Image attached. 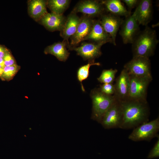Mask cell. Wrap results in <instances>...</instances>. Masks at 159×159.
<instances>
[{"mask_svg": "<svg viewBox=\"0 0 159 159\" xmlns=\"http://www.w3.org/2000/svg\"><path fill=\"white\" fill-rule=\"evenodd\" d=\"M46 1L32 0L28 3V11L29 15L34 20L38 21L47 13Z\"/></svg>", "mask_w": 159, "mask_h": 159, "instance_id": "d6986e66", "label": "cell"}, {"mask_svg": "<svg viewBox=\"0 0 159 159\" xmlns=\"http://www.w3.org/2000/svg\"><path fill=\"white\" fill-rule=\"evenodd\" d=\"M122 117L120 102L117 100L105 114L100 123L106 129L119 128Z\"/></svg>", "mask_w": 159, "mask_h": 159, "instance_id": "ba28073f", "label": "cell"}, {"mask_svg": "<svg viewBox=\"0 0 159 159\" xmlns=\"http://www.w3.org/2000/svg\"><path fill=\"white\" fill-rule=\"evenodd\" d=\"M9 51L6 47L0 45V58H3Z\"/></svg>", "mask_w": 159, "mask_h": 159, "instance_id": "f1b7e54d", "label": "cell"}, {"mask_svg": "<svg viewBox=\"0 0 159 159\" xmlns=\"http://www.w3.org/2000/svg\"><path fill=\"white\" fill-rule=\"evenodd\" d=\"M99 89L102 93L105 94L112 95L115 94V87L112 83L103 84L100 85Z\"/></svg>", "mask_w": 159, "mask_h": 159, "instance_id": "d4e9b609", "label": "cell"}, {"mask_svg": "<svg viewBox=\"0 0 159 159\" xmlns=\"http://www.w3.org/2000/svg\"><path fill=\"white\" fill-rule=\"evenodd\" d=\"M158 42L156 31L147 26L140 32L132 43L133 57L149 58L153 55Z\"/></svg>", "mask_w": 159, "mask_h": 159, "instance_id": "7a4b0ae2", "label": "cell"}, {"mask_svg": "<svg viewBox=\"0 0 159 159\" xmlns=\"http://www.w3.org/2000/svg\"><path fill=\"white\" fill-rule=\"evenodd\" d=\"M66 41L59 42L47 46L44 49L46 54H50L55 56L59 60L65 62L68 59L69 53L66 49L67 44Z\"/></svg>", "mask_w": 159, "mask_h": 159, "instance_id": "ac0fdd59", "label": "cell"}, {"mask_svg": "<svg viewBox=\"0 0 159 159\" xmlns=\"http://www.w3.org/2000/svg\"><path fill=\"white\" fill-rule=\"evenodd\" d=\"M129 75L130 83L128 99L146 101L148 88L153 78Z\"/></svg>", "mask_w": 159, "mask_h": 159, "instance_id": "8992f818", "label": "cell"}, {"mask_svg": "<svg viewBox=\"0 0 159 159\" xmlns=\"http://www.w3.org/2000/svg\"><path fill=\"white\" fill-rule=\"evenodd\" d=\"M104 43H83L78 47L71 48L76 52L77 55L81 56L85 60L95 61L100 57L102 53L101 48Z\"/></svg>", "mask_w": 159, "mask_h": 159, "instance_id": "8fae6325", "label": "cell"}, {"mask_svg": "<svg viewBox=\"0 0 159 159\" xmlns=\"http://www.w3.org/2000/svg\"><path fill=\"white\" fill-rule=\"evenodd\" d=\"M120 102L122 115L120 128H134L148 122L150 110L147 100L128 99Z\"/></svg>", "mask_w": 159, "mask_h": 159, "instance_id": "6da1fadb", "label": "cell"}, {"mask_svg": "<svg viewBox=\"0 0 159 159\" xmlns=\"http://www.w3.org/2000/svg\"><path fill=\"white\" fill-rule=\"evenodd\" d=\"M94 20L87 15L80 18V21L75 33L71 37V44L75 45L85 40L91 29Z\"/></svg>", "mask_w": 159, "mask_h": 159, "instance_id": "5bb4252c", "label": "cell"}, {"mask_svg": "<svg viewBox=\"0 0 159 159\" xmlns=\"http://www.w3.org/2000/svg\"><path fill=\"white\" fill-rule=\"evenodd\" d=\"M139 25L147 26L152 18V1L151 0H140L133 14Z\"/></svg>", "mask_w": 159, "mask_h": 159, "instance_id": "4fadbf2b", "label": "cell"}, {"mask_svg": "<svg viewBox=\"0 0 159 159\" xmlns=\"http://www.w3.org/2000/svg\"><path fill=\"white\" fill-rule=\"evenodd\" d=\"M99 20L105 32L111 37L112 43L116 45V38L117 32L123 21L120 16L108 14H103Z\"/></svg>", "mask_w": 159, "mask_h": 159, "instance_id": "9c48e42d", "label": "cell"}, {"mask_svg": "<svg viewBox=\"0 0 159 159\" xmlns=\"http://www.w3.org/2000/svg\"><path fill=\"white\" fill-rule=\"evenodd\" d=\"M66 18L63 14L47 13L39 20L42 24L49 30L61 31L64 26Z\"/></svg>", "mask_w": 159, "mask_h": 159, "instance_id": "9a60e30c", "label": "cell"}, {"mask_svg": "<svg viewBox=\"0 0 159 159\" xmlns=\"http://www.w3.org/2000/svg\"><path fill=\"white\" fill-rule=\"evenodd\" d=\"M100 65L99 62H95V61H90L87 64L81 66L78 69L77 72V78L78 81L80 82L81 89L83 92H85V90L82 82L88 78L90 67L92 65L100 66Z\"/></svg>", "mask_w": 159, "mask_h": 159, "instance_id": "7402d4cb", "label": "cell"}, {"mask_svg": "<svg viewBox=\"0 0 159 159\" xmlns=\"http://www.w3.org/2000/svg\"><path fill=\"white\" fill-rule=\"evenodd\" d=\"M88 40L96 43H112L110 36L102 27L99 20H94L91 31L85 40Z\"/></svg>", "mask_w": 159, "mask_h": 159, "instance_id": "2e32d148", "label": "cell"}, {"mask_svg": "<svg viewBox=\"0 0 159 159\" xmlns=\"http://www.w3.org/2000/svg\"><path fill=\"white\" fill-rule=\"evenodd\" d=\"M105 9L110 14L125 17L130 15V12L127 10L119 0H106L101 1Z\"/></svg>", "mask_w": 159, "mask_h": 159, "instance_id": "ffe728a7", "label": "cell"}, {"mask_svg": "<svg viewBox=\"0 0 159 159\" xmlns=\"http://www.w3.org/2000/svg\"><path fill=\"white\" fill-rule=\"evenodd\" d=\"M90 96L92 102L91 118L100 123L105 114L117 100L114 95L103 93L99 88L92 89Z\"/></svg>", "mask_w": 159, "mask_h": 159, "instance_id": "3957f363", "label": "cell"}, {"mask_svg": "<svg viewBox=\"0 0 159 159\" xmlns=\"http://www.w3.org/2000/svg\"><path fill=\"white\" fill-rule=\"evenodd\" d=\"M117 72V70L116 69L103 70L97 80L102 83H112Z\"/></svg>", "mask_w": 159, "mask_h": 159, "instance_id": "603a6c76", "label": "cell"}, {"mask_svg": "<svg viewBox=\"0 0 159 159\" xmlns=\"http://www.w3.org/2000/svg\"><path fill=\"white\" fill-rule=\"evenodd\" d=\"M122 1L126 4L129 9H132L137 6L140 0H123Z\"/></svg>", "mask_w": 159, "mask_h": 159, "instance_id": "83f0119b", "label": "cell"}, {"mask_svg": "<svg viewBox=\"0 0 159 159\" xmlns=\"http://www.w3.org/2000/svg\"><path fill=\"white\" fill-rule=\"evenodd\" d=\"M70 2L69 0H49L46 1L47 6L52 12L62 14L67 9Z\"/></svg>", "mask_w": 159, "mask_h": 159, "instance_id": "44dd1931", "label": "cell"}, {"mask_svg": "<svg viewBox=\"0 0 159 159\" xmlns=\"http://www.w3.org/2000/svg\"><path fill=\"white\" fill-rule=\"evenodd\" d=\"M20 69L17 64L10 66H5L1 80L9 81L12 80Z\"/></svg>", "mask_w": 159, "mask_h": 159, "instance_id": "cb8c5ba5", "label": "cell"}, {"mask_svg": "<svg viewBox=\"0 0 159 159\" xmlns=\"http://www.w3.org/2000/svg\"><path fill=\"white\" fill-rule=\"evenodd\" d=\"M159 117L149 122L143 123L134 128L128 138L134 141L145 140L150 141L153 138L159 136Z\"/></svg>", "mask_w": 159, "mask_h": 159, "instance_id": "277c9868", "label": "cell"}, {"mask_svg": "<svg viewBox=\"0 0 159 159\" xmlns=\"http://www.w3.org/2000/svg\"><path fill=\"white\" fill-rule=\"evenodd\" d=\"M153 147L149 152L148 156V159L158 158L159 156V137Z\"/></svg>", "mask_w": 159, "mask_h": 159, "instance_id": "484cf974", "label": "cell"}, {"mask_svg": "<svg viewBox=\"0 0 159 159\" xmlns=\"http://www.w3.org/2000/svg\"><path fill=\"white\" fill-rule=\"evenodd\" d=\"M3 58L5 66H10L16 64L15 59L10 52L7 53Z\"/></svg>", "mask_w": 159, "mask_h": 159, "instance_id": "4316f807", "label": "cell"}, {"mask_svg": "<svg viewBox=\"0 0 159 159\" xmlns=\"http://www.w3.org/2000/svg\"><path fill=\"white\" fill-rule=\"evenodd\" d=\"M151 67L149 58L139 56L133 57L131 60L125 65L124 68L129 75L152 78Z\"/></svg>", "mask_w": 159, "mask_h": 159, "instance_id": "5b68a950", "label": "cell"}, {"mask_svg": "<svg viewBox=\"0 0 159 159\" xmlns=\"http://www.w3.org/2000/svg\"><path fill=\"white\" fill-rule=\"evenodd\" d=\"M139 25L133 14L123 20L119 34L124 44H132L140 32Z\"/></svg>", "mask_w": 159, "mask_h": 159, "instance_id": "52a82bcc", "label": "cell"}, {"mask_svg": "<svg viewBox=\"0 0 159 159\" xmlns=\"http://www.w3.org/2000/svg\"><path fill=\"white\" fill-rule=\"evenodd\" d=\"M130 77L127 71L124 68L117 78L114 85L115 93L114 95L119 101L128 99L130 87Z\"/></svg>", "mask_w": 159, "mask_h": 159, "instance_id": "7c38bea8", "label": "cell"}, {"mask_svg": "<svg viewBox=\"0 0 159 159\" xmlns=\"http://www.w3.org/2000/svg\"><path fill=\"white\" fill-rule=\"evenodd\" d=\"M0 65L3 67H5L4 61L3 58H0Z\"/></svg>", "mask_w": 159, "mask_h": 159, "instance_id": "4dcf8cb0", "label": "cell"}, {"mask_svg": "<svg viewBox=\"0 0 159 159\" xmlns=\"http://www.w3.org/2000/svg\"><path fill=\"white\" fill-rule=\"evenodd\" d=\"M80 21L76 13L72 11L66 18L64 26L60 31V35L68 44V39L75 32Z\"/></svg>", "mask_w": 159, "mask_h": 159, "instance_id": "e0dca14e", "label": "cell"}, {"mask_svg": "<svg viewBox=\"0 0 159 159\" xmlns=\"http://www.w3.org/2000/svg\"><path fill=\"white\" fill-rule=\"evenodd\" d=\"M105 10L101 1L84 0L78 3L75 7L73 12H81L90 17L101 16Z\"/></svg>", "mask_w": 159, "mask_h": 159, "instance_id": "30bf717a", "label": "cell"}, {"mask_svg": "<svg viewBox=\"0 0 159 159\" xmlns=\"http://www.w3.org/2000/svg\"><path fill=\"white\" fill-rule=\"evenodd\" d=\"M4 67L0 65V78L1 79L2 76L4 72Z\"/></svg>", "mask_w": 159, "mask_h": 159, "instance_id": "f546056e", "label": "cell"}]
</instances>
